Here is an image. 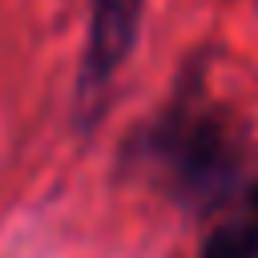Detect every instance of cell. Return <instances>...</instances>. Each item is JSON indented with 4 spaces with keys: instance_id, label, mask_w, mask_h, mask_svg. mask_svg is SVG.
<instances>
[{
    "instance_id": "3",
    "label": "cell",
    "mask_w": 258,
    "mask_h": 258,
    "mask_svg": "<svg viewBox=\"0 0 258 258\" xmlns=\"http://www.w3.org/2000/svg\"><path fill=\"white\" fill-rule=\"evenodd\" d=\"M254 202H258V194H254Z\"/></svg>"
},
{
    "instance_id": "1",
    "label": "cell",
    "mask_w": 258,
    "mask_h": 258,
    "mask_svg": "<svg viewBox=\"0 0 258 258\" xmlns=\"http://www.w3.org/2000/svg\"><path fill=\"white\" fill-rule=\"evenodd\" d=\"M137 24H141V0H93L89 48H85L89 85H101L117 73V64L137 40Z\"/></svg>"
},
{
    "instance_id": "2",
    "label": "cell",
    "mask_w": 258,
    "mask_h": 258,
    "mask_svg": "<svg viewBox=\"0 0 258 258\" xmlns=\"http://www.w3.org/2000/svg\"><path fill=\"white\" fill-rule=\"evenodd\" d=\"M202 258H258V226L254 222H226V226H218L206 238Z\"/></svg>"
}]
</instances>
